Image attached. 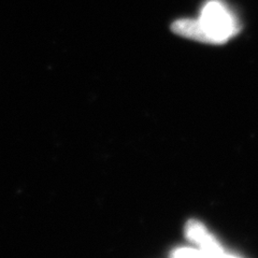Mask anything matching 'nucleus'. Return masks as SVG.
I'll use <instances>...</instances> for the list:
<instances>
[{"label":"nucleus","mask_w":258,"mask_h":258,"mask_svg":"<svg viewBox=\"0 0 258 258\" xmlns=\"http://www.w3.org/2000/svg\"><path fill=\"white\" fill-rule=\"evenodd\" d=\"M186 237L200 247L207 257H231L233 254L225 252L223 246L198 221H189L185 227Z\"/></svg>","instance_id":"2"},{"label":"nucleus","mask_w":258,"mask_h":258,"mask_svg":"<svg viewBox=\"0 0 258 258\" xmlns=\"http://www.w3.org/2000/svg\"><path fill=\"white\" fill-rule=\"evenodd\" d=\"M172 30L182 37L205 43H224L238 34L240 24L229 8L221 0H209L198 20L181 19L172 24Z\"/></svg>","instance_id":"1"},{"label":"nucleus","mask_w":258,"mask_h":258,"mask_svg":"<svg viewBox=\"0 0 258 258\" xmlns=\"http://www.w3.org/2000/svg\"><path fill=\"white\" fill-rule=\"evenodd\" d=\"M173 257H207L206 254L201 249H195L189 247L177 248L173 253H171Z\"/></svg>","instance_id":"3"}]
</instances>
